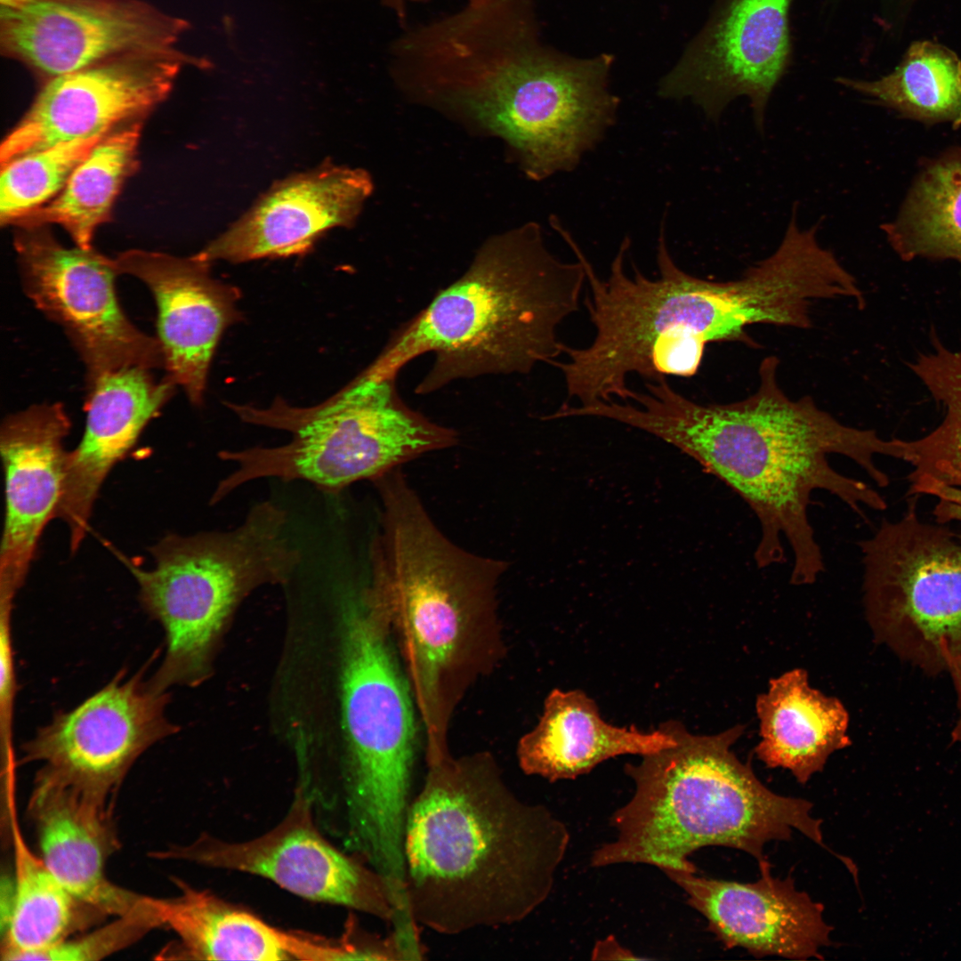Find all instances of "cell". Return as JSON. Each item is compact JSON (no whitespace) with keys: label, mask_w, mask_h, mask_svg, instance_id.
Returning a JSON list of instances; mask_svg holds the SVG:
<instances>
[{"label":"cell","mask_w":961,"mask_h":961,"mask_svg":"<svg viewBox=\"0 0 961 961\" xmlns=\"http://www.w3.org/2000/svg\"><path fill=\"white\" fill-rule=\"evenodd\" d=\"M674 743L662 725L650 732L611 725L584 691L554 689L537 725L519 739L516 757L525 774L556 781L585 774L618 755L643 756Z\"/></svg>","instance_id":"cell-23"},{"label":"cell","mask_w":961,"mask_h":961,"mask_svg":"<svg viewBox=\"0 0 961 961\" xmlns=\"http://www.w3.org/2000/svg\"><path fill=\"white\" fill-rule=\"evenodd\" d=\"M837 82L909 117L961 125V60L940 44L914 42L899 65L879 79Z\"/></svg>","instance_id":"cell-29"},{"label":"cell","mask_w":961,"mask_h":961,"mask_svg":"<svg viewBox=\"0 0 961 961\" xmlns=\"http://www.w3.org/2000/svg\"><path fill=\"white\" fill-rule=\"evenodd\" d=\"M128 367L87 381L86 422L78 446L68 452L62 497L56 517L69 527L70 549L79 548L98 492L111 468L174 393L167 376Z\"/></svg>","instance_id":"cell-21"},{"label":"cell","mask_w":961,"mask_h":961,"mask_svg":"<svg viewBox=\"0 0 961 961\" xmlns=\"http://www.w3.org/2000/svg\"><path fill=\"white\" fill-rule=\"evenodd\" d=\"M406 820V892L419 926L456 935L522 921L548 898L570 841L522 801L487 750L425 761Z\"/></svg>","instance_id":"cell-2"},{"label":"cell","mask_w":961,"mask_h":961,"mask_svg":"<svg viewBox=\"0 0 961 961\" xmlns=\"http://www.w3.org/2000/svg\"><path fill=\"white\" fill-rule=\"evenodd\" d=\"M69 418L60 403L34 405L2 424L5 519L0 553V596L14 598L39 537L57 515L68 452Z\"/></svg>","instance_id":"cell-20"},{"label":"cell","mask_w":961,"mask_h":961,"mask_svg":"<svg viewBox=\"0 0 961 961\" xmlns=\"http://www.w3.org/2000/svg\"><path fill=\"white\" fill-rule=\"evenodd\" d=\"M12 634H0V732L12 734L16 695V676Z\"/></svg>","instance_id":"cell-35"},{"label":"cell","mask_w":961,"mask_h":961,"mask_svg":"<svg viewBox=\"0 0 961 961\" xmlns=\"http://www.w3.org/2000/svg\"><path fill=\"white\" fill-rule=\"evenodd\" d=\"M909 483L910 496L926 495L935 498L933 514L937 522H955L961 526V475L948 480L918 477L910 479Z\"/></svg>","instance_id":"cell-34"},{"label":"cell","mask_w":961,"mask_h":961,"mask_svg":"<svg viewBox=\"0 0 961 961\" xmlns=\"http://www.w3.org/2000/svg\"><path fill=\"white\" fill-rule=\"evenodd\" d=\"M394 381L362 372L333 398L311 408L282 400L266 408L230 405L241 421L286 431L291 439L279 446L221 450L219 458L232 471L217 483L211 504L268 478L303 480L335 494L456 445V432L408 407Z\"/></svg>","instance_id":"cell-8"},{"label":"cell","mask_w":961,"mask_h":961,"mask_svg":"<svg viewBox=\"0 0 961 961\" xmlns=\"http://www.w3.org/2000/svg\"><path fill=\"white\" fill-rule=\"evenodd\" d=\"M109 798L39 771L28 809L40 856L57 880L79 902L119 917L141 896L106 876L105 863L117 847Z\"/></svg>","instance_id":"cell-22"},{"label":"cell","mask_w":961,"mask_h":961,"mask_svg":"<svg viewBox=\"0 0 961 961\" xmlns=\"http://www.w3.org/2000/svg\"><path fill=\"white\" fill-rule=\"evenodd\" d=\"M15 248L25 293L63 328L87 381L128 367H164L158 339L138 329L118 303L115 260L93 247L67 248L45 226L22 227Z\"/></svg>","instance_id":"cell-11"},{"label":"cell","mask_w":961,"mask_h":961,"mask_svg":"<svg viewBox=\"0 0 961 961\" xmlns=\"http://www.w3.org/2000/svg\"><path fill=\"white\" fill-rule=\"evenodd\" d=\"M119 274L141 280L157 308V339L166 376L199 405L223 331L239 319L238 290L214 279L197 254L177 257L131 249L114 259Z\"/></svg>","instance_id":"cell-17"},{"label":"cell","mask_w":961,"mask_h":961,"mask_svg":"<svg viewBox=\"0 0 961 961\" xmlns=\"http://www.w3.org/2000/svg\"><path fill=\"white\" fill-rule=\"evenodd\" d=\"M760 741L757 758L788 770L801 784L823 770L828 757L851 745L849 715L842 702L810 686L804 669L771 679L755 701Z\"/></svg>","instance_id":"cell-24"},{"label":"cell","mask_w":961,"mask_h":961,"mask_svg":"<svg viewBox=\"0 0 961 961\" xmlns=\"http://www.w3.org/2000/svg\"><path fill=\"white\" fill-rule=\"evenodd\" d=\"M155 566L127 563L144 610L163 628L165 655L150 677L159 689L204 677L214 643L239 602L270 584L273 555L254 529L169 535L151 549Z\"/></svg>","instance_id":"cell-9"},{"label":"cell","mask_w":961,"mask_h":961,"mask_svg":"<svg viewBox=\"0 0 961 961\" xmlns=\"http://www.w3.org/2000/svg\"><path fill=\"white\" fill-rule=\"evenodd\" d=\"M15 777L3 779L5 819L13 851L12 899L4 926V960H25L66 940L80 925L77 900L42 857L27 844L20 828ZM85 905V904H84Z\"/></svg>","instance_id":"cell-25"},{"label":"cell","mask_w":961,"mask_h":961,"mask_svg":"<svg viewBox=\"0 0 961 961\" xmlns=\"http://www.w3.org/2000/svg\"><path fill=\"white\" fill-rule=\"evenodd\" d=\"M592 959H642L621 946L614 936L597 941L592 951Z\"/></svg>","instance_id":"cell-37"},{"label":"cell","mask_w":961,"mask_h":961,"mask_svg":"<svg viewBox=\"0 0 961 961\" xmlns=\"http://www.w3.org/2000/svg\"><path fill=\"white\" fill-rule=\"evenodd\" d=\"M584 264L562 262L529 222L491 238L468 270L393 335L366 371L395 377L409 360L435 353L416 389L435 392L458 379L528 374L563 354L558 328L579 310Z\"/></svg>","instance_id":"cell-5"},{"label":"cell","mask_w":961,"mask_h":961,"mask_svg":"<svg viewBox=\"0 0 961 961\" xmlns=\"http://www.w3.org/2000/svg\"><path fill=\"white\" fill-rule=\"evenodd\" d=\"M141 119L108 133L74 170L63 190L15 224H58L77 246L91 248L97 227L108 218L126 177L134 169Z\"/></svg>","instance_id":"cell-27"},{"label":"cell","mask_w":961,"mask_h":961,"mask_svg":"<svg viewBox=\"0 0 961 961\" xmlns=\"http://www.w3.org/2000/svg\"><path fill=\"white\" fill-rule=\"evenodd\" d=\"M157 651L135 674L121 669L78 706L56 713L23 744L21 762L40 763L59 780L110 796L147 749L178 731L166 715L168 690L145 676Z\"/></svg>","instance_id":"cell-12"},{"label":"cell","mask_w":961,"mask_h":961,"mask_svg":"<svg viewBox=\"0 0 961 961\" xmlns=\"http://www.w3.org/2000/svg\"><path fill=\"white\" fill-rule=\"evenodd\" d=\"M372 190L363 169L325 164L297 174L273 185L196 254L237 263L305 254L327 230L351 226Z\"/></svg>","instance_id":"cell-18"},{"label":"cell","mask_w":961,"mask_h":961,"mask_svg":"<svg viewBox=\"0 0 961 961\" xmlns=\"http://www.w3.org/2000/svg\"><path fill=\"white\" fill-rule=\"evenodd\" d=\"M792 0H716L709 20L664 77L663 98H689L718 122L729 104L747 98L763 133L770 98L790 61Z\"/></svg>","instance_id":"cell-14"},{"label":"cell","mask_w":961,"mask_h":961,"mask_svg":"<svg viewBox=\"0 0 961 961\" xmlns=\"http://www.w3.org/2000/svg\"><path fill=\"white\" fill-rule=\"evenodd\" d=\"M933 350L910 364L933 397L945 408L940 424L916 440L895 439V458L912 466L909 479L948 480L961 475V351L946 348L937 337Z\"/></svg>","instance_id":"cell-30"},{"label":"cell","mask_w":961,"mask_h":961,"mask_svg":"<svg viewBox=\"0 0 961 961\" xmlns=\"http://www.w3.org/2000/svg\"><path fill=\"white\" fill-rule=\"evenodd\" d=\"M882 229L903 260H961V149L925 167L897 218Z\"/></svg>","instance_id":"cell-28"},{"label":"cell","mask_w":961,"mask_h":961,"mask_svg":"<svg viewBox=\"0 0 961 961\" xmlns=\"http://www.w3.org/2000/svg\"><path fill=\"white\" fill-rule=\"evenodd\" d=\"M211 63L176 47L111 58L44 82L3 141L1 166L63 141L107 134L141 119L171 93L185 66Z\"/></svg>","instance_id":"cell-13"},{"label":"cell","mask_w":961,"mask_h":961,"mask_svg":"<svg viewBox=\"0 0 961 961\" xmlns=\"http://www.w3.org/2000/svg\"><path fill=\"white\" fill-rule=\"evenodd\" d=\"M922 520L917 496L859 542L863 604L876 642L929 676L961 646V538Z\"/></svg>","instance_id":"cell-10"},{"label":"cell","mask_w":961,"mask_h":961,"mask_svg":"<svg viewBox=\"0 0 961 961\" xmlns=\"http://www.w3.org/2000/svg\"><path fill=\"white\" fill-rule=\"evenodd\" d=\"M172 898L152 897L161 925L180 941V953L200 960H287L278 928L206 890L185 883Z\"/></svg>","instance_id":"cell-26"},{"label":"cell","mask_w":961,"mask_h":961,"mask_svg":"<svg viewBox=\"0 0 961 961\" xmlns=\"http://www.w3.org/2000/svg\"><path fill=\"white\" fill-rule=\"evenodd\" d=\"M311 802L301 789L271 829L245 841L205 834L170 857L269 879L306 900L346 907L390 925L393 909L380 876L321 833Z\"/></svg>","instance_id":"cell-15"},{"label":"cell","mask_w":961,"mask_h":961,"mask_svg":"<svg viewBox=\"0 0 961 961\" xmlns=\"http://www.w3.org/2000/svg\"><path fill=\"white\" fill-rule=\"evenodd\" d=\"M161 926L152 897L141 896L137 904L117 919L76 940H63L54 946L28 955L25 960L92 961L101 959Z\"/></svg>","instance_id":"cell-32"},{"label":"cell","mask_w":961,"mask_h":961,"mask_svg":"<svg viewBox=\"0 0 961 961\" xmlns=\"http://www.w3.org/2000/svg\"><path fill=\"white\" fill-rule=\"evenodd\" d=\"M758 864L761 876L754 883L665 873L727 949L743 948L758 957L821 958L820 949L831 944L833 929L823 918L822 904L797 891L791 876L773 877L765 859Z\"/></svg>","instance_id":"cell-19"},{"label":"cell","mask_w":961,"mask_h":961,"mask_svg":"<svg viewBox=\"0 0 961 961\" xmlns=\"http://www.w3.org/2000/svg\"><path fill=\"white\" fill-rule=\"evenodd\" d=\"M189 28L143 0H39L1 7L0 48L45 82L120 55L175 47Z\"/></svg>","instance_id":"cell-16"},{"label":"cell","mask_w":961,"mask_h":961,"mask_svg":"<svg viewBox=\"0 0 961 961\" xmlns=\"http://www.w3.org/2000/svg\"><path fill=\"white\" fill-rule=\"evenodd\" d=\"M392 627L416 704L424 754H447L453 715L498 669L506 645L498 611L503 560L472 553L436 525L400 467L372 481Z\"/></svg>","instance_id":"cell-4"},{"label":"cell","mask_w":961,"mask_h":961,"mask_svg":"<svg viewBox=\"0 0 961 961\" xmlns=\"http://www.w3.org/2000/svg\"><path fill=\"white\" fill-rule=\"evenodd\" d=\"M662 726L675 743L625 766L634 793L612 814L615 836L593 852V867L639 863L697 873L689 856L715 845L760 862L767 843L789 840L794 830L824 846L812 804L772 792L733 753L742 725L713 735L690 733L676 721Z\"/></svg>","instance_id":"cell-6"},{"label":"cell","mask_w":961,"mask_h":961,"mask_svg":"<svg viewBox=\"0 0 961 961\" xmlns=\"http://www.w3.org/2000/svg\"><path fill=\"white\" fill-rule=\"evenodd\" d=\"M33 1H39V0H0L1 7H13V6L20 5V4H23L29 3V2H33Z\"/></svg>","instance_id":"cell-38"},{"label":"cell","mask_w":961,"mask_h":961,"mask_svg":"<svg viewBox=\"0 0 961 961\" xmlns=\"http://www.w3.org/2000/svg\"><path fill=\"white\" fill-rule=\"evenodd\" d=\"M282 947L290 959L300 960H406L394 934L387 937L362 931L348 920L338 939L279 929Z\"/></svg>","instance_id":"cell-33"},{"label":"cell","mask_w":961,"mask_h":961,"mask_svg":"<svg viewBox=\"0 0 961 961\" xmlns=\"http://www.w3.org/2000/svg\"><path fill=\"white\" fill-rule=\"evenodd\" d=\"M106 134L63 141L2 166L0 220L14 223L59 194L74 170Z\"/></svg>","instance_id":"cell-31"},{"label":"cell","mask_w":961,"mask_h":961,"mask_svg":"<svg viewBox=\"0 0 961 961\" xmlns=\"http://www.w3.org/2000/svg\"><path fill=\"white\" fill-rule=\"evenodd\" d=\"M779 365L776 356L764 358L755 392L740 400L701 404L658 378L635 392L634 403L613 402L608 415L674 446L736 492L758 520L757 568L784 563L786 541L790 583L806 585L825 571L809 518L813 492L828 491L861 515L863 506L887 507L873 488L834 469L828 456L849 458L884 488L889 477L875 457L890 456L892 440L841 423L810 396L790 399L779 386Z\"/></svg>","instance_id":"cell-1"},{"label":"cell","mask_w":961,"mask_h":961,"mask_svg":"<svg viewBox=\"0 0 961 961\" xmlns=\"http://www.w3.org/2000/svg\"><path fill=\"white\" fill-rule=\"evenodd\" d=\"M531 0H472L437 20L418 49L425 100L503 138L526 176L572 172L614 125L612 58L563 57L543 46Z\"/></svg>","instance_id":"cell-3"},{"label":"cell","mask_w":961,"mask_h":961,"mask_svg":"<svg viewBox=\"0 0 961 961\" xmlns=\"http://www.w3.org/2000/svg\"><path fill=\"white\" fill-rule=\"evenodd\" d=\"M946 672L950 675L957 694L958 715L951 731L952 743H961V646L950 655Z\"/></svg>","instance_id":"cell-36"},{"label":"cell","mask_w":961,"mask_h":961,"mask_svg":"<svg viewBox=\"0 0 961 961\" xmlns=\"http://www.w3.org/2000/svg\"><path fill=\"white\" fill-rule=\"evenodd\" d=\"M341 705L346 755L327 805L349 837L400 843L423 731L383 591L354 589L343 613Z\"/></svg>","instance_id":"cell-7"}]
</instances>
